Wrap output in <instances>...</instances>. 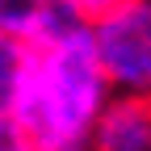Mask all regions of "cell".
<instances>
[{"instance_id": "obj_1", "label": "cell", "mask_w": 151, "mask_h": 151, "mask_svg": "<svg viewBox=\"0 0 151 151\" xmlns=\"http://www.w3.org/2000/svg\"><path fill=\"white\" fill-rule=\"evenodd\" d=\"M109 97L113 84L97 59L92 25L55 0L29 38L13 118L42 151H88Z\"/></svg>"}, {"instance_id": "obj_2", "label": "cell", "mask_w": 151, "mask_h": 151, "mask_svg": "<svg viewBox=\"0 0 151 151\" xmlns=\"http://www.w3.org/2000/svg\"><path fill=\"white\" fill-rule=\"evenodd\" d=\"M92 46L113 92L151 97V0H122L92 21Z\"/></svg>"}, {"instance_id": "obj_3", "label": "cell", "mask_w": 151, "mask_h": 151, "mask_svg": "<svg viewBox=\"0 0 151 151\" xmlns=\"http://www.w3.org/2000/svg\"><path fill=\"white\" fill-rule=\"evenodd\" d=\"M88 151H151V97L113 92L92 126Z\"/></svg>"}, {"instance_id": "obj_4", "label": "cell", "mask_w": 151, "mask_h": 151, "mask_svg": "<svg viewBox=\"0 0 151 151\" xmlns=\"http://www.w3.org/2000/svg\"><path fill=\"white\" fill-rule=\"evenodd\" d=\"M25 59H29V42L13 34H0V118H13V101L25 76Z\"/></svg>"}, {"instance_id": "obj_5", "label": "cell", "mask_w": 151, "mask_h": 151, "mask_svg": "<svg viewBox=\"0 0 151 151\" xmlns=\"http://www.w3.org/2000/svg\"><path fill=\"white\" fill-rule=\"evenodd\" d=\"M50 4L55 0H0V34H13V38L29 42Z\"/></svg>"}, {"instance_id": "obj_6", "label": "cell", "mask_w": 151, "mask_h": 151, "mask_svg": "<svg viewBox=\"0 0 151 151\" xmlns=\"http://www.w3.org/2000/svg\"><path fill=\"white\" fill-rule=\"evenodd\" d=\"M0 151H42V147L21 130L17 118H0Z\"/></svg>"}, {"instance_id": "obj_7", "label": "cell", "mask_w": 151, "mask_h": 151, "mask_svg": "<svg viewBox=\"0 0 151 151\" xmlns=\"http://www.w3.org/2000/svg\"><path fill=\"white\" fill-rule=\"evenodd\" d=\"M63 4H67L76 17H84V21L92 25V21H101L105 13H113V9L122 4V0H63Z\"/></svg>"}]
</instances>
